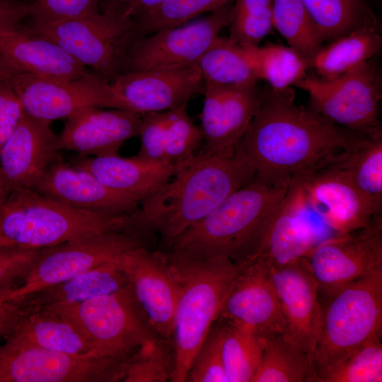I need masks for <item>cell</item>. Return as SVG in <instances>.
I'll return each mask as SVG.
<instances>
[{
    "instance_id": "cell-42",
    "label": "cell",
    "mask_w": 382,
    "mask_h": 382,
    "mask_svg": "<svg viewBox=\"0 0 382 382\" xmlns=\"http://www.w3.org/2000/svg\"><path fill=\"white\" fill-rule=\"evenodd\" d=\"M214 323L195 354L187 381L190 382H228L222 359L224 321Z\"/></svg>"
},
{
    "instance_id": "cell-13",
    "label": "cell",
    "mask_w": 382,
    "mask_h": 382,
    "mask_svg": "<svg viewBox=\"0 0 382 382\" xmlns=\"http://www.w3.org/2000/svg\"><path fill=\"white\" fill-rule=\"evenodd\" d=\"M232 6L231 2L199 20L135 37L127 50L123 72L197 65L228 27Z\"/></svg>"
},
{
    "instance_id": "cell-5",
    "label": "cell",
    "mask_w": 382,
    "mask_h": 382,
    "mask_svg": "<svg viewBox=\"0 0 382 382\" xmlns=\"http://www.w3.org/2000/svg\"><path fill=\"white\" fill-rule=\"evenodd\" d=\"M130 214L76 209L33 189L11 192L0 207V250H40L93 233L129 228Z\"/></svg>"
},
{
    "instance_id": "cell-21",
    "label": "cell",
    "mask_w": 382,
    "mask_h": 382,
    "mask_svg": "<svg viewBox=\"0 0 382 382\" xmlns=\"http://www.w3.org/2000/svg\"><path fill=\"white\" fill-rule=\"evenodd\" d=\"M51 122L24 113L0 151V178L11 192L34 189L59 156Z\"/></svg>"
},
{
    "instance_id": "cell-10",
    "label": "cell",
    "mask_w": 382,
    "mask_h": 382,
    "mask_svg": "<svg viewBox=\"0 0 382 382\" xmlns=\"http://www.w3.org/2000/svg\"><path fill=\"white\" fill-rule=\"evenodd\" d=\"M154 238L129 229L93 233L42 248L9 300L25 296L69 279L102 264L117 260L139 247H148Z\"/></svg>"
},
{
    "instance_id": "cell-41",
    "label": "cell",
    "mask_w": 382,
    "mask_h": 382,
    "mask_svg": "<svg viewBox=\"0 0 382 382\" xmlns=\"http://www.w3.org/2000/svg\"><path fill=\"white\" fill-rule=\"evenodd\" d=\"M273 0H236L229 37L241 45L259 46L273 28Z\"/></svg>"
},
{
    "instance_id": "cell-30",
    "label": "cell",
    "mask_w": 382,
    "mask_h": 382,
    "mask_svg": "<svg viewBox=\"0 0 382 382\" xmlns=\"http://www.w3.org/2000/svg\"><path fill=\"white\" fill-rule=\"evenodd\" d=\"M381 28L366 26L331 41L314 56L309 69L319 77H338L372 59L381 47Z\"/></svg>"
},
{
    "instance_id": "cell-8",
    "label": "cell",
    "mask_w": 382,
    "mask_h": 382,
    "mask_svg": "<svg viewBox=\"0 0 382 382\" xmlns=\"http://www.w3.org/2000/svg\"><path fill=\"white\" fill-rule=\"evenodd\" d=\"M45 308L71 323L89 341L96 357L127 355L158 337L147 323L129 284L112 294Z\"/></svg>"
},
{
    "instance_id": "cell-12",
    "label": "cell",
    "mask_w": 382,
    "mask_h": 382,
    "mask_svg": "<svg viewBox=\"0 0 382 382\" xmlns=\"http://www.w3.org/2000/svg\"><path fill=\"white\" fill-rule=\"evenodd\" d=\"M10 81L24 113L50 122L88 108L127 110L112 83L96 73L69 79L19 73Z\"/></svg>"
},
{
    "instance_id": "cell-39",
    "label": "cell",
    "mask_w": 382,
    "mask_h": 382,
    "mask_svg": "<svg viewBox=\"0 0 382 382\" xmlns=\"http://www.w3.org/2000/svg\"><path fill=\"white\" fill-rule=\"evenodd\" d=\"M168 341L158 337L137 347L124 362L119 381H171L173 351Z\"/></svg>"
},
{
    "instance_id": "cell-52",
    "label": "cell",
    "mask_w": 382,
    "mask_h": 382,
    "mask_svg": "<svg viewBox=\"0 0 382 382\" xmlns=\"http://www.w3.org/2000/svg\"><path fill=\"white\" fill-rule=\"evenodd\" d=\"M10 291L11 290L0 292V302L7 301L8 295Z\"/></svg>"
},
{
    "instance_id": "cell-26",
    "label": "cell",
    "mask_w": 382,
    "mask_h": 382,
    "mask_svg": "<svg viewBox=\"0 0 382 382\" xmlns=\"http://www.w3.org/2000/svg\"><path fill=\"white\" fill-rule=\"evenodd\" d=\"M0 56L20 72L43 78L79 79L95 73L54 42L20 26L0 32Z\"/></svg>"
},
{
    "instance_id": "cell-27",
    "label": "cell",
    "mask_w": 382,
    "mask_h": 382,
    "mask_svg": "<svg viewBox=\"0 0 382 382\" xmlns=\"http://www.w3.org/2000/svg\"><path fill=\"white\" fill-rule=\"evenodd\" d=\"M72 165L90 172L108 187L132 197L140 203L166 184L176 168L175 164L118 155L79 156Z\"/></svg>"
},
{
    "instance_id": "cell-15",
    "label": "cell",
    "mask_w": 382,
    "mask_h": 382,
    "mask_svg": "<svg viewBox=\"0 0 382 382\" xmlns=\"http://www.w3.org/2000/svg\"><path fill=\"white\" fill-rule=\"evenodd\" d=\"M117 262L125 273L147 323L161 338L170 340L178 296L175 270L163 251L133 249Z\"/></svg>"
},
{
    "instance_id": "cell-16",
    "label": "cell",
    "mask_w": 382,
    "mask_h": 382,
    "mask_svg": "<svg viewBox=\"0 0 382 382\" xmlns=\"http://www.w3.org/2000/svg\"><path fill=\"white\" fill-rule=\"evenodd\" d=\"M219 318L247 327L262 337L283 335L285 323L271 272L260 255L241 265Z\"/></svg>"
},
{
    "instance_id": "cell-46",
    "label": "cell",
    "mask_w": 382,
    "mask_h": 382,
    "mask_svg": "<svg viewBox=\"0 0 382 382\" xmlns=\"http://www.w3.org/2000/svg\"><path fill=\"white\" fill-rule=\"evenodd\" d=\"M29 15V4L0 0V32L19 27L21 20Z\"/></svg>"
},
{
    "instance_id": "cell-11",
    "label": "cell",
    "mask_w": 382,
    "mask_h": 382,
    "mask_svg": "<svg viewBox=\"0 0 382 382\" xmlns=\"http://www.w3.org/2000/svg\"><path fill=\"white\" fill-rule=\"evenodd\" d=\"M0 345V382L119 381L131 354L117 357L55 352L6 336Z\"/></svg>"
},
{
    "instance_id": "cell-1",
    "label": "cell",
    "mask_w": 382,
    "mask_h": 382,
    "mask_svg": "<svg viewBox=\"0 0 382 382\" xmlns=\"http://www.w3.org/2000/svg\"><path fill=\"white\" fill-rule=\"evenodd\" d=\"M368 137L337 126L294 103V91H260L258 110L241 144L255 169L254 180L289 187L344 161Z\"/></svg>"
},
{
    "instance_id": "cell-37",
    "label": "cell",
    "mask_w": 382,
    "mask_h": 382,
    "mask_svg": "<svg viewBox=\"0 0 382 382\" xmlns=\"http://www.w3.org/2000/svg\"><path fill=\"white\" fill-rule=\"evenodd\" d=\"M337 167L345 169L371 204L382 212V137L369 138Z\"/></svg>"
},
{
    "instance_id": "cell-22",
    "label": "cell",
    "mask_w": 382,
    "mask_h": 382,
    "mask_svg": "<svg viewBox=\"0 0 382 382\" xmlns=\"http://www.w3.org/2000/svg\"><path fill=\"white\" fill-rule=\"evenodd\" d=\"M66 119L57 148L79 156L117 155L126 141L139 136L141 126L140 114L120 109L88 108Z\"/></svg>"
},
{
    "instance_id": "cell-4",
    "label": "cell",
    "mask_w": 382,
    "mask_h": 382,
    "mask_svg": "<svg viewBox=\"0 0 382 382\" xmlns=\"http://www.w3.org/2000/svg\"><path fill=\"white\" fill-rule=\"evenodd\" d=\"M178 279L172 340L173 382H185L192 360L214 323L238 273L226 257L191 260L163 251Z\"/></svg>"
},
{
    "instance_id": "cell-20",
    "label": "cell",
    "mask_w": 382,
    "mask_h": 382,
    "mask_svg": "<svg viewBox=\"0 0 382 382\" xmlns=\"http://www.w3.org/2000/svg\"><path fill=\"white\" fill-rule=\"evenodd\" d=\"M201 130L203 152L224 154L240 144L260 101L257 83L241 86L204 85Z\"/></svg>"
},
{
    "instance_id": "cell-25",
    "label": "cell",
    "mask_w": 382,
    "mask_h": 382,
    "mask_svg": "<svg viewBox=\"0 0 382 382\" xmlns=\"http://www.w3.org/2000/svg\"><path fill=\"white\" fill-rule=\"evenodd\" d=\"M137 157L157 163L177 164L195 154L203 134L190 118L187 105L162 112L141 115Z\"/></svg>"
},
{
    "instance_id": "cell-51",
    "label": "cell",
    "mask_w": 382,
    "mask_h": 382,
    "mask_svg": "<svg viewBox=\"0 0 382 382\" xmlns=\"http://www.w3.org/2000/svg\"><path fill=\"white\" fill-rule=\"evenodd\" d=\"M9 193L10 192L8 190L0 178V207L1 206Z\"/></svg>"
},
{
    "instance_id": "cell-6",
    "label": "cell",
    "mask_w": 382,
    "mask_h": 382,
    "mask_svg": "<svg viewBox=\"0 0 382 382\" xmlns=\"http://www.w3.org/2000/svg\"><path fill=\"white\" fill-rule=\"evenodd\" d=\"M325 299L313 357V376L370 340L381 336L382 267L342 287Z\"/></svg>"
},
{
    "instance_id": "cell-33",
    "label": "cell",
    "mask_w": 382,
    "mask_h": 382,
    "mask_svg": "<svg viewBox=\"0 0 382 382\" xmlns=\"http://www.w3.org/2000/svg\"><path fill=\"white\" fill-rule=\"evenodd\" d=\"M204 85L228 86L257 83L243 47L228 37L219 36L197 64Z\"/></svg>"
},
{
    "instance_id": "cell-50",
    "label": "cell",
    "mask_w": 382,
    "mask_h": 382,
    "mask_svg": "<svg viewBox=\"0 0 382 382\" xmlns=\"http://www.w3.org/2000/svg\"><path fill=\"white\" fill-rule=\"evenodd\" d=\"M125 0H108L105 9L121 10Z\"/></svg>"
},
{
    "instance_id": "cell-28",
    "label": "cell",
    "mask_w": 382,
    "mask_h": 382,
    "mask_svg": "<svg viewBox=\"0 0 382 382\" xmlns=\"http://www.w3.org/2000/svg\"><path fill=\"white\" fill-rule=\"evenodd\" d=\"M128 285V280L116 260L28 294L19 301L25 310L45 308L84 301L114 293Z\"/></svg>"
},
{
    "instance_id": "cell-29",
    "label": "cell",
    "mask_w": 382,
    "mask_h": 382,
    "mask_svg": "<svg viewBox=\"0 0 382 382\" xmlns=\"http://www.w3.org/2000/svg\"><path fill=\"white\" fill-rule=\"evenodd\" d=\"M6 336L55 352L96 357L89 341L71 323L47 308L23 309Z\"/></svg>"
},
{
    "instance_id": "cell-43",
    "label": "cell",
    "mask_w": 382,
    "mask_h": 382,
    "mask_svg": "<svg viewBox=\"0 0 382 382\" xmlns=\"http://www.w3.org/2000/svg\"><path fill=\"white\" fill-rule=\"evenodd\" d=\"M101 0H35L29 4L30 15L35 22L63 20L92 14Z\"/></svg>"
},
{
    "instance_id": "cell-38",
    "label": "cell",
    "mask_w": 382,
    "mask_h": 382,
    "mask_svg": "<svg viewBox=\"0 0 382 382\" xmlns=\"http://www.w3.org/2000/svg\"><path fill=\"white\" fill-rule=\"evenodd\" d=\"M381 336L358 347L337 363L316 372L312 382H381Z\"/></svg>"
},
{
    "instance_id": "cell-14",
    "label": "cell",
    "mask_w": 382,
    "mask_h": 382,
    "mask_svg": "<svg viewBox=\"0 0 382 382\" xmlns=\"http://www.w3.org/2000/svg\"><path fill=\"white\" fill-rule=\"evenodd\" d=\"M325 298L382 267V217L364 228L320 241L303 257Z\"/></svg>"
},
{
    "instance_id": "cell-19",
    "label": "cell",
    "mask_w": 382,
    "mask_h": 382,
    "mask_svg": "<svg viewBox=\"0 0 382 382\" xmlns=\"http://www.w3.org/2000/svg\"><path fill=\"white\" fill-rule=\"evenodd\" d=\"M111 83L127 110L140 115L181 107L204 91L197 65L123 72Z\"/></svg>"
},
{
    "instance_id": "cell-44",
    "label": "cell",
    "mask_w": 382,
    "mask_h": 382,
    "mask_svg": "<svg viewBox=\"0 0 382 382\" xmlns=\"http://www.w3.org/2000/svg\"><path fill=\"white\" fill-rule=\"evenodd\" d=\"M40 250H0V292L20 286Z\"/></svg>"
},
{
    "instance_id": "cell-3",
    "label": "cell",
    "mask_w": 382,
    "mask_h": 382,
    "mask_svg": "<svg viewBox=\"0 0 382 382\" xmlns=\"http://www.w3.org/2000/svg\"><path fill=\"white\" fill-rule=\"evenodd\" d=\"M289 187L253 180L235 191L209 214L163 242L166 252L191 260L226 257L241 265L258 253Z\"/></svg>"
},
{
    "instance_id": "cell-7",
    "label": "cell",
    "mask_w": 382,
    "mask_h": 382,
    "mask_svg": "<svg viewBox=\"0 0 382 382\" xmlns=\"http://www.w3.org/2000/svg\"><path fill=\"white\" fill-rule=\"evenodd\" d=\"M25 29L54 42L110 82L123 72L127 50L135 38L133 19L113 9L54 21H33Z\"/></svg>"
},
{
    "instance_id": "cell-18",
    "label": "cell",
    "mask_w": 382,
    "mask_h": 382,
    "mask_svg": "<svg viewBox=\"0 0 382 382\" xmlns=\"http://www.w3.org/2000/svg\"><path fill=\"white\" fill-rule=\"evenodd\" d=\"M271 272L285 323L283 335L313 361L322 320L318 284L303 258L271 265Z\"/></svg>"
},
{
    "instance_id": "cell-2",
    "label": "cell",
    "mask_w": 382,
    "mask_h": 382,
    "mask_svg": "<svg viewBox=\"0 0 382 382\" xmlns=\"http://www.w3.org/2000/svg\"><path fill=\"white\" fill-rule=\"evenodd\" d=\"M175 165L172 178L130 214L131 230L167 241L202 220L255 177L241 142L231 151L202 152Z\"/></svg>"
},
{
    "instance_id": "cell-34",
    "label": "cell",
    "mask_w": 382,
    "mask_h": 382,
    "mask_svg": "<svg viewBox=\"0 0 382 382\" xmlns=\"http://www.w3.org/2000/svg\"><path fill=\"white\" fill-rule=\"evenodd\" d=\"M241 45L258 79L265 80L273 89L289 91L307 76V62L289 47Z\"/></svg>"
},
{
    "instance_id": "cell-49",
    "label": "cell",
    "mask_w": 382,
    "mask_h": 382,
    "mask_svg": "<svg viewBox=\"0 0 382 382\" xmlns=\"http://www.w3.org/2000/svg\"><path fill=\"white\" fill-rule=\"evenodd\" d=\"M21 73L0 56V81L10 80L14 75Z\"/></svg>"
},
{
    "instance_id": "cell-9",
    "label": "cell",
    "mask_w": 382,
    "mask_h": 382,
    "mask_svg": "<svg viewBox=\"0 0 382 382\" xmlns=\"http://www.w3.org/2000/svg\"><path fill=\"white\" fill-rule=\"evenodd\" d=\"M294 86L308 94L311 108L330 122L369 138L382 137L381 77L373 58L338 77L307 75Z\"/></svg>"
},
{
    "instance_id": "cell-36",
    "label": "cell",
    "mask_w": 382,
    "mask_h": 382,
    "mask_svg": "<svg viewBox=\"0 0 382 382\" xmlns=\"http://www.w3.org/2000/svg\"><path fill=\"white\" fill-rule=\"evenodd\" d=\"M224 321L221 350L228 381L252 382L260 362L263 337L243 325Z\"/></svg>"
},
{
    "instance_id": "cell-40",
    "label": "cell",
    "mask_w": 382,
    "mask_h": 382,
    "mask_svg": "<svg viewBox=\"0 0 382 382\" xmlns=\"http://www.w3.org/2000/svg\"><path fill=\"white\" fill-rule=\"evenodd\" d=\"M233 0H166L158 6L135 18V37L186 23L199 15L211 13Z\"/></svg>"
},
{
    "instance_id": "cell-48",
    "label": "cell",
    "mask_w": 382,
    "mask_h": 382,
    "mask_svg": "<svg viewBox=\"0 0 382 382\" xmlns=\"http://www.w3.org/2000/svg\"><path fill=\"white\" fill-rule=\"evenodd\" d=\"M166 0H125L121 11L132 19L158 6Z\"/></svg>"
},
{
    "instance_id": "cell-32",
    "label": "cell",
    "mask_w": 382,
    "mask_h": 382,
    "mask_svg": "<svg viewBox=\"0 0 382 382\" xmlns=\"http://www.w3.org/2000/svg\"><path fill=\"white\" fill-rule=\"evenodd\" d=\"M324 41H332L356 29L381 28L366 0H301Z\"/></svg>"
},
{
    "instance_id": "cell-45",
    "label": "cell",
    "mask_w": 382,
    "mask_h": 382,
    "mask_svg": "<svg viewBox=\"0 0 382 382\" xmlns=\"http://www.w3.org/2000/svg\"><path fill=\"white\" fill-rule=\"evenodd\" d=\"M23 115V107L10 80L0 81V151Z\"/></svg>"
},
{
    "instance_id": "cell-23",
    "label": "cell",
    "mask_w": 382,
    "mask_h": 382,
    "mask_svg": "<svg viewBox=\"0 0 382 382\" xmlns=\"http://www.w3.org/2000/svg\"><path fill=\"white\" fill-rule=\"evenodd\" d=\"M67 206L108 215H128L140 202L103 184L90 172L66 163L59 156L33 189Z\"/></svg>"
},
{
    "instance_id": "cell-24",
    "label": "cell",
    "mask_w": 382,
    "mask_h": 382,
    "mask_svg": "<svg viewBox=\"0 0 382 382\" xmlns=\"http://www.w3.org/2000/svg\"><path fill=\"white\" fill-rule=\"evenodd\" d=\"M314 214L306 201L300 181H292L256 256L265 255L272 267L304 257L326 238L312 219Z\"/></svg>"
},
{
    "instance_id": "cell-17",
    "label": "cell",
    "mask_w": 382,
    "mask_h": 382,
    "mask_svg": "<svg viewBox=\"0 0 382 382\" xmlns=\"http://www.w3.org/2000/svg\"><path fill=\"white\" fill-rule=\"evenodd\" d=\"M299 180L310 209L336 234L364 228L381 215L342 168H325Z\"/></svg>"
},
{
    "instance_id": "cell-35",
    "label": "cell",
    "mask_w": 382,
    "mask_h": 382,
    "mask_svg": "<svg viewBox=\"0 0 382 382\" xmlns=\"http://www.w3.org/2000/svg\"><path fill=\"white\" fill-rule=\"evenodd\" d=\"M272 25L309 67L325 41L301 0H273Z\"/></svg>"
},
{
    "instance_id": "cell-47",
    "label": "cell",
    "mask_w": 382,
    "mask_h": 382,
    "mask_svg": "<svg viewBox=\"0 0 382 382\" xmlns=\"http://www.w3.org/2000/svg\"><path fill=\"white\" fill-rule=\"evenodd\" d=\"M22 311L19 301L10 300L0 302V345L11 330Z\"/></svg>"
},
{
    "instance_id": "cell-31",
    "label": "cell",
    "mask_w": 382,
    "mask_h": 382,
    "mask_svg": "<svg viewBox=\"0 0 382 382\" xmlns=\"http://www.w3.org/2000/svg\"><path fill=\"white\" fill-rule=\"evenodd\" d=\"M311 357L283 335L263 337L258 368L252 382H312Z\"/></svg>"
}]
</instances>
